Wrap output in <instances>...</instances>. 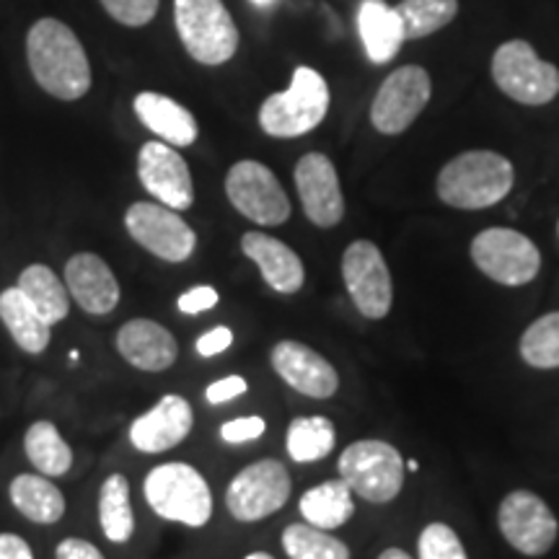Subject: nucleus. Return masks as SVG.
Listing matches in <instances>:
<instances>
[{"label": "nucleus", "instance_id": "f257e3e1", "mask_svg": "<svg viewBox=\"0 0 559 559\" xmlns=\"http://www.w3.org/2000/svg\"><path fill=\"white\" fill-rule=\"evenodd\" d=\"M26 60L39 88L60 102H79L91 88V66L81 39L58 19H39L26 34Z\"/></svg>", "mask_w": 559, "mask_h": 559}, {"label": "nucleus", "instance_id": "f03ea898", "mask_svg": "<svg viewBox=\"0 0 559 559\" xmlns=\"http://www.w3.org/2000/svg\"><path fill=\"white\" fill-rule=\"evenodd\" d=\"M513 164L495 151H466L438 174L436 192L449 207L487 210L513 192Z\"/></svg>", "mask_w": 559, "mask_h": 559}, {"label": "nucleus", "instance_id": "7ed1b4c3", "mask_svg": "<svg viewBox=\"0 0 559 559\" xmlns=\"http://www.w3.org/2000/svg\"><path fill=\"white\" fill-rule=\"evenodd\" d=\"M330 102L332 96L324 75L309 66H300L293 73L288 88L262 102L260 128L270 138H300L324 122Z\"/></svg>", "mask_w": 559, "mask_h": 559}, {"label": "nucleus", "instance_id": "20e7f679", "mask_svg": "<svg viewBox=\"0 0 559 559\" xmlns=\"http://www.w3.org/2000/svg\"><path fill=\"white\" fill-rule=\"evenodd\" d=\"M143 495L158 519L202 528L213 519V492L207 479L190 464L171 461L148 472Z\"/></svg>", "mask_w": 559, "mask_h": 559}, {"label": "nucleus", "instance_id": "39448f33", "mask_svg": "<svg viewBox=\"0 0 559 559\" xmlns=\"http://www.w3.org/2000/svg\"><path fill=\"white\" fill-rule=\"evenodd\" d=\"M174 24L187 55L200 66H223L239 50V26L223 0H174Z\"/></svg>", "mask_w": 559, "mask_h": 559}, {"label": "nucleus", "instance_id": "423d86ee", "mask_svg": "<svg viewBox=\"0 0 559 559\" xmlns=\"http://www.w3.org/2000/svg\"><path fill=\"white\" fill-rule=\"evenodd\" d=\"M340 479L353 489L358 498L373 506H386L400 498L404 487V464L402 453L386 440H355L349 443L337 461Z\"/></svg>", "mask_w": 559, "mask_h": 559}, {"label": "nucleus", "instance_id": "0eeeda50", "mask_svg": "<svg viewBox=\"0 0 559 559\" xmlns=\"http://www.w3.org/2000/svg\"><path fill=\"white\" fill-rule=\"evenodd\" d=\"M492 81L523 107H544L559 96V68L542 60L526 39H508L495 50Z\"/></svg>", "mask_w": 559, "mask_h": 559}, {"label": "nucleus", "instance_id": "6e6552de", "mask_svg": "<svg viewBox=\"0 0 559 559\" xmlns=\"http://www.w3.org/2000/svg\"><path fill=\"white\" fill-rule=\"evenodd\" d=\"M472 262L481 275L506 288L534 283L542 270V251L526 234L515 228H485L472 239Z\"/></svg>", "mask_w": 559, "mask_h": 559}, {"label": "nucleus", "instance_id": "1a4fd4ad", "mask_svg": "<svg viewBox=\"0 0 559 559\" xmlns=\"http://www.w3.org/2000/svg\"><path fill=\"white\" fill-rule=\"evenodd\" d=\"M290 474L275 459H260L230 479L226 508L239 523H257L275 515L290 500Z\"/></svg>", "mask_w": 559, "mask_h": 559}, {"label": "nucleus", "instance_id": "9d476101", "mask_svg": "<svg viewBox=\"0 0 559 559\" xmlns=\"http://www.w3.org/2000/svg\"><path fill=\"white\" fill-rule=\"evenodd\" d=\"M124 228L138 247L171 264L187 262L198 249V234L190 223L160 202H132L124 213Z\"/></svg>", "mask_w": 559, "mask_h": 559}, {"label": "nucleus", "instance_id": "9b49d317", "mask_svg": "<svg viewBox=\"0 0 559 559\" xmlns=\"http://www.w3.org/2000/svg\"><path fill=\"white\" fill-rule=\"evenodd\" d=\"M226 194L243 218L257 226H283L290 218V200L270 166L260 160H239L226 177Z\"/></svg>", "mask_w": 559, "mask_h": 559}, {"label": "nucleus", "instance_id": "f8f14e48", "mask_svg": "<svg viewBox=\"0 0 559 559\" xmlns=\"http://www.w3.org/2000/svg\"><path fill=\"white\" fill-rule=\"evenodd\" d=\"M342 280L360 317L381 321L389 317L394 304V283L389 264L373 241H353L342 254Z\"/></svg>", "mask_w": 559, "mask_h": 559}, {"label": "nucleus", "instance_id": "ddd939ff", "mask_svg": "<svg viewBox=\"0 0 559 559\" xmlns=\"http://www.w3.org/2000/svg\"><path fill=\"white\" fill-rule=\"evenodd\" d=\"M432 96L430 73L419 66H402L381 83L370 104V124L381 135H402L409 130Z\"/></svg>", "mask_w": 559, "mask_h": 559}, {"label": "nucleus", "instance_id": "4468645a", "mask_svg": "<svg viewBox=\"0 0 559 559\" xmlns=\"http://www.w3.org/2000/svg\"><path fill=\"white\" fill-rule=\"evenodd\" d=\"M498 526L510 547L526 557H544L559 536L557 515L539 495L528 489H513L502 498Z\"/></svg>", "mask_w": 559, "mask_h": 559}, {"label": "nucleus", "instance_id": "2eb2a0df", "mask_svg": "<svg viewBox=\"0 0 559 559\" xmlns=\"http://www.w3.org/2000/svg\"><path fill=\"white\" fill-rule=\"evenodd\" d=\"M138 179L160 205L177 210H190L194 202V185L187 160L164 140L143 143L138 153Z\"/></svg>", "mask_w": 559, "mask_h": 559}, {"label": "nucleus", "instance_id": "dca6fc26", "mask_svg": "<svg viewBox=\"0 0 559 559\" xmlns=\"http://www.w3.org/2000/svg\"><path fill=\"white\" fill-rule=\"evenodd\" d=\"M296 190L306 218L317 228H334L345 218V194H342L337 169L324 153H306L298 160Z\"/></svg>", "mask_w": 559, "mask_h": 559}, {"label": "nucleus", "instance_id": "f3484780", "mask_svg": "<svg viewBox=\"0 0 559 559\" xmlns=\"http://www.w3.org/2000/svg\"><path fill=\"white\" fill-rule=\"evenodd\" d=\"M270 362L293 391L309 400H332L340 389V373L324 355L296 340H283L272 347Z\"/></svg>", "mask_w": 559, "mask_h": 559}, {"label": "nucleus", "instance_id": "a211bd4d", "mask_svg": "<svg viewBox=\"0 0 559 559\" xmlns=\"http://www.w3.org/2000/svg\"><path fill=\"white\" fill-rule=\"evenodd\" d=\"M194 415L190 402L179 394H164L156 407L132 419L130 443L140 453H164L177 449L192 432Z\"/></svg>", "mask_w": 559, "mask_h": 559}, {"label": "nucleus", "instance_id": "6ab92c4d", "mask_svg": "<svg viewBox=\"0 0 559 559\" xmlns=\"http://www.w3.org/2000/svg\"><path fill=\"white\" fill-rule=\"evenodd\" d=\"M66 288L70 298L91 317H107L120 304V283L107 262L94 251H79L66 264Z\"/></svg>", "mask_w": 559, "mask_h": 559}, {"label": "nucleus", "instance_id": "aec40b11", "mask_svg": "<svg viewBox=\"0 0 559 559\" xmlns=\"http://www.w3.org/2000/svg\"><path fill=\"white\" fill-rule=\"evenodd\" d=\"M117 353L132 368L145 373H164L179 358V345L164 324L153 319H132L115 337Z\"/></svg>", "mask_w": 559, "mask_h": 559}, {"label": "nucleus", "instance_id": "412c9836", "mask_svg": "<svg viewBox=\"0 0 559 559\" xmlns=\"http://www.w3.org/2000/svg\"><path fill=\"white\" fill-rule=\"evenodd\" d=\"M241 251L260 267V275L270 290L280 296H293L304 288L306 267L288 243L262 230H249L241 236Z\"/></svg>", "mask_w": 559, "mask_h": 559}, {"label": "nucleus", "instance_id": "4be33fe9", "mask_svg": "<svg viewBox=\"0 0 559 559\" xmlns=\"http://www.w3.org/2000/svg\"><path fill=\"white\" fill-rule=\"evenodd\" d=\"M135 115L138 120L148 128L153 135H158L164 143L174 148H187L194 145L200 138V124L185 104L174 102L171 96L156 94V91H143L135 96Z\"/></svg>", "mask_w": 559, "mask_h": 559}, {"label": "nucleus", "instance_id": "5701e85b", "mask_svg": "<svg viewBox=\"0 0 559 559\" xmlns=\"http://www.w3.org/2000/svg\"><path fill=\"white\" fill-rule=\"evenodd\" d=\"M358 34L368 60L376 66L394 60L407 41L400 11L391 9L386 0H362L358 9Z\"/></svg>", "mask_w": 559, "mask_h": 559}, {"label": "nucleus", "instance_id": "b1692460", "mask_svg": "<svg viewBox=\"0 0 559 559\" xmlns=\"http://www.w3.org/2000/svg\"><path fill=\"white\" fill-rule=\"evenodd\" d=\"M0 321L26 355H41L50 347L52 326L39 317L32 300L16 285L0 293Z\"/></svg>", "mask_w": 559, "mask_h": 559}, {"label": "nucleus", "instance_id": "393cba45", "mask_svg": "<svg viewBox=\"0 0 559 559\" xmlns=\"http://www.w3.org/2000/svg\"><path fill=\"white\" fill-rule=\"evenodd\" d=\"M9 495L13 508L26 521L39 523V526H52V523H58L66 515V495L39 472L13 477Z\"/></svg>", "mask_w": 559, "mask_h": 559}, {"label": "nucleus", "instance_id": "a878e982", "mask_svg": "<svg viewBox=\"0 0 559 559\" xmlns=\"http://www.w3.org/2000/svg\"><path fill=\"white\" fill-rule=\"evenodd\" d=\"M300 515L311 526L334 531L355 515V502H353V489H349L342 479H326L321 485L311 487L309 492H304V498L298 502Z\"/></svg>", "mask_w": 559, "mask_h": 559}, {"label": "nucleus", "instance_id": "bb28decb", "mask_svg": "<svg viewBox=\"0 0 559 559\" xmlns=\"http://www.w3.org/2000/svg\"><path fill=\"white\" fill-rule=\"evenodd\" d=\"M16 288L32 300L34 309L50 326L68 319L70 293L58 272L47 264H29L26 270H21Z\"/></svg>", "mask_w": 559, "mask_h": 559}, {"label": "nucleus", "instance_id": "cd10ccee", "mask_svg": "<svg viewBox=\"0 0 559 559\" xmlns=\"http://www.w3.org/2000/svg\"><path fill=\"white\" fill-rule=\"evenodd\" d=\"M24 453L29 464L45 477H66L73 469V449L50 419H37L24 436Z\"/></svg>", "mask_w": 559, "mask_h": 559}, {"label": "nucleus", "instance_id": "c85d7f7f", "mask_svg": "<svg viewBox=\"0 0 559 559\" xmlns=\"http://www.w3.org/2000/svg\"><path fill=\"white\" fill-rule=\"evenodd\" d=\"M99 523L111 544H128L135 534L130 481L124 474H109L99 489Z\"/></svg>", "mask_w": 559, "mask_h": 559}, {"label": "nucleus", "instance_id": "c756f323", "mask_svg": "<svg viewBox=\"0 0 559 559\" xmlns=\"http://www.w3.org/2000/svg\"><path fill=\"white\" fill-rule=\"evenodd\" d=\"M334 443H337V430L324 415L296 417L285 432V449L298 464H317L326 459L334 451Z\"/></svg>", "mask_w": 559, "mask_h": 559}, {"label": "nucleus", "instance_id": "7c9ffc66", "mask_svg": "<svg viewBox=\"0 0 559 559\" xmlns=\"http://www.w3.org/2000/svg\"><path fill=\"white\" fill-rule=\"evenodd\" d=\"M519 353L523 362L536 370L559 368V311H549L531 321L521 334Z\"/></svg>", "mask_w": 559, "mask_h": 559}, {"label": "nucleus", "instance_id": "2f4dec72", "mask_svg": "<svg viewBox=\"0 0 559 559\" xmlns=\"http://www.w3.org/2000/svg\"><path fill=\"white\" fill-rule=\"evenodd\" d=\"M283 549L290 559H349L345 542L311 523H290L283 531Z\"/></svg>", "mask_w": 559, "mask_h": 559}, {"label": "nucleus", "instance_id": "473e14b6", "mask_svg": "<svg viewBox=\"0 0 559 559\" xmlns=\"http://www.w3.org/2000/svg\"><path fill=\"white\" fill-rule=\"evenodd\" d=\"M400 11L404 34L409 39L430 37L459 16V0H402Z\"/></svg>", "mask_w": 559, "mask_h": 559}, {"label": "nucleus", "instance_id": "72a5a7b5", "mask_svg": "<svg viewBox=\"0 0 559 559\" xmlns=\"http://www.w3.org/2000/svg\"><path fill=\"white\" fill-rule=\"evenodd\" d=\"M419 559H469L459 534L445 523H428L417 542Z\"/></svg>", "mask_w": 559, "mask_h": 559}, {"label": "nucleus", "instance_id": "f704fd0d", "mask_svg": "<svg viewBox=\"0 0 559 559\" xmlns=\"http://www.w3.org/2000/svg\"><path fill=\"white\" fill-rule=\"evenodd\" d=\"M102 5L122 26H145L158 13V0H102Z\"/></svg>", "mask_w": 559, "mask_h": 559}, {"label": "nucleus", "instance_id": "c9c22d12", "mask_svg": "<svg viewBox=\"0 0 559 559\" xmlns=\"http://www.w3.org/2000/svg\"><path fill=\"white\" fill-rule=\"evenodd\" d=\"M264 430H267V423L262 417L251 415V417H236L230 423L221 425V438L230 445H241V443H251V440L262 438Z\"/></svg>", "mask_w": 559, "mask_h": 559}, {"label": "nucleus", "instance_id": "e433bc0d", "mask_svg": "<svg viewBox=\"0 0 559 559\" xmlns=\"http://www.w3.org/2000/svg\"><path fill=\"white\" fill-rule=\"evenodd\" d=\"M218 290L213 288V285H194V288L185 290L181 296L177 298V306L181 313H187V317H198L202 311H210L218 306Z\"/></svg>", "mask_w": 559, "mask_h": 559}, {"label": "nucleus", "instance_id": "4c0bfd02", "mask_svg": "<svg viewBox=\"0 0 559 559\" xmlns=\"http://www.w3.org/2000/svg\"><path fill=\"white\" fill-rule=\"evenodd\" d=\"M247 391H249L247 379H241V376H226V379H218V381L210 383V386L205 389V400H207V404H213V407H218V404L234 402L236 396L247 394Z\"/></svg>", "mask_w": 559, "mask_h": 559}, {"label": "nucleus", "instance_id": "58836bf2", "mask_svg": "<svg viewBox=\"0 0 559 559\" xmlns=\"http://www.w3.org/2000/svg\"><path fill=\"white\" fill-rule=\"evenodd\" d=\"M230 345H234V332L228 326H215V330L200 334L194 349H198L200 358H215V355L226 353Z\"/></svg>", "mask_w": 559, "mask_h": 559}, {"label": "nucleus", "instance_id": "ea45409f", "mask_svg": "<svg viewBox=\"0 0 559 559\" xmlns=\"http://www.w3.org/2000/svg\"><path fill=\"white\" fill-rule=\"evenodd\" d=\"M55 559H107V557H104L102 549H96L91 542L70 536V539H62L58 544V549H55Z\"/></svg>", "mask_w": 559, "mask_h": 559}, {"label": "nucleus", "instance_id": "a19ab883", "mask_svg": "<svg viewBox=\"0 0 559 559\" xmlns=\"http://www.w3.org/2000/svg\"><path fill=\"white\" fill-rule=\"evenodd\" d=\"M0 559H34V551L16 534H0Z\"/></svg>", "mask_w": 559, "mask_h": 559}, {"label": "nucleus", "instance_id": "79ce46f5", "mask_svg": "<svg viewBox=\"0 0 559 559\" xmlns=\"http://www.w3.org/2000/svg\"><path fill=\"white\" fill-rule=\"evenodd\" d=\"M379 559H412L407 551L404 549H396V547H391V549H383L381 555H379Z\"/></svg>", "mask_w": 559, "mask_h": 559}, {"label": "nucleus", "instance_id": "37998d69", "mask_svg": "<svg viewBox=\"0 0 559 559\" xmlns=\"http://www.w3.org/2000/svg\"><path fill=\"white\" fill-rule=\"evenodd\" d=\"M243 559H275V557L267 555V551H251V555H247Z\"/></svg>", "mask_w": 559, "mask_h": 559}, {"label": "nucleus", "instance_id": "c03bdc74", "mask_svg": "<svg viewBox=\"0 0 559 559\" xmlns=\"http://www.w3.org/2000/svg\"><path fill=\"white\" fill-rule=\"evenodd\" d=\"M251 3H254L257 9H270V5H275L277 0H251Z\"/></svg>", "mask_w": 559, "mask_h": 559}, {"label": "nucleus", "instance_id": "a18cd8bd", "mask_svg": "<svg viewBox=\"0 0 559 559\" xmlns=\"http://www.w3.org/2000/svg\"><path fill=\"white\" fill-rule=\"evenodd\" d=\"M68 358H70V362H73V366H75V362H79V360H81L79 349H70V355H68Z\"/></svg>", "mask_w": 559, "mask_h": 559}, {"label": "nucleus", "instance_id": "49530a36", "mask_svg": "<svg viewBox=\"0 0 559 559\" xmlns=\"http://www.w3.org/2000/svg\"><path fill=\"white\" fill-rule=\"evenodd\" d=\"M404 464H407V469H409V472H419V464H417L415 459H412V461H404Z\"/></svg>", "mask_w": 559, "mask_h": 559}, {"label": "nucleus", "instance_id": "de8ad7c7", "mask_svg": "<svg viewBox=\"0 0 559 559\" xmlns=\"http://www.w3.org/2000/svg\"><path fill=\"white\" fill-rule=\"evenodd\" d=\"M557 234H559V223H557Z\"/></svg>", "mask_w": 559, "mask_h": 559}]
</instances>
